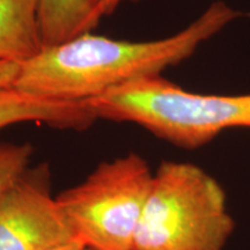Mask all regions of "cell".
<instances>
[{
    "label": "cell",
    "instance_id": "obj_10",
    "mask_svg": "<svg viewBox=\"0 0 250 250\" xmlns=\"http://www.w3.org/2000/svg\"><path fill=\"white\" fill-rule=\"evenodd\" d=\"M22 62H0V87H12L20 72Z\"/></svg>",
    "mask_w": 250,
    "mask_h": 250
},
{
    "label": "cell",
    "instance_id": "obj_11",
    "mask_svg": "<svg viewBox=\"0 0 250 250\" xmlns=\"http://www.w3.org/2000/svg\"><path fill=\"white\" fill-rule=\"evenodd\" d=\"M93 4V7L95 9L96 14L100 18L104 15L111 14L112 12L116 11V8L122 2L125 1H137V0H90Z\"/></svg>",
    "mask_w": 250,
    "mask_h": 250
},
{
    "label": "cell",
    "instance_id": "obj_8",
    "mask_svg": "<svg viewBox=\"0 0 250 250\" xmlns=\"http://www.w3.org/2000/svg\"><path fill=\"white\" fill-rule=\"evenodd\" d=\"M43 46H54L90 33L101 18L90 0H40Z\"/></svg>",
    "mask_w": 250,
    "mask_h": 250
},
{
    "label": "cell",
    "instance_id": "obj_13",
    "mask_svg": "<svg viewBox=\"0 0 250 250\" xmlns=\"http://www.w3.org/2000/svg\"><path fill=\"white\" fill-rule=\"evenodd\" d=\"M83 250H98V249H94V248H89V247H85Z\"/></svg>",
    "mask_w": 250,
    "mask_h": 250
},
{
    "label": "cell",
    "instance_id": "obj_6",
    "mask_svg": "<svg viewBox=\"0 0 250 250\" xmlns=\"http://www.w3.org/2000/svg\"><path fill=\"white\" fill-rule=\"evenodd\" d=\"M96 120L86 101H62L34 95L13 86L0 87V130L26 122L62 130H85Z\"/></svg>",
    "mask_w": 250,
    "mask_h": 250
},
{
    "label": "cell",
    "instance_id": "obj_7",
    "mask_svg": "<svg viewBox=\"0 0 250 250\" xmlns=\"http://www.w3.org/2000/svg\"><path fill=\"white\" fill-rule=\"evenodd\" d=\"M40 0H0V62H24L42 51Z\"/></svg>",
    "mask_w": 250,
    "mask_h": 250
},
{
    "label": "cell",
    "instance_id": "obj_12",
    "mask_svg": "<svg viewBox=\"0 0 250 250\" xmlns=\"http://www.w3.org/2000/svg\"><path fill=\"white\" fill-rule=\"evenodd\" d=\"M85 243L81 241L78 237H74V239L70 240V241L61 243V245L52 247L48 250H83L85 248Z\"/></svg>",
    "mask_w": 250,
    "mask_h": 250
},
{
    "label": "cell",
    "instance_id": "obj_3",
    "mask_svg": "<svg viewBox=\"0 0 250 250\" xmlns=\"http://www.w3.org/2000/svg\"><path fill=\"white\" fill-rule=\"evenodd\" d=\"M235 226L215 177L195 164L164 161L153 175L133 250H226Z\"/></svg>",
    "mask_w": 250,
    "mask_h": 250
},
{
    "label": "cell",
    "instance_id": "obj_5",
    "mask_svg": "<svg viewBox=\"0 0 250 250\" xmlns=\"http://www.w3.org/2000/svg\"><path fill=\"white\" fill-rule=\"evenodd\" d=\"M74 237L43 166L0 195V250H48Z\"/></svg>",
    "mask_w": 250,
    "mask_h": 250
},
{
    "label": "cell",
    "instance_id": "obj_2",
    "mask_svg": "<svg viewBox=\"0 0 250 250\" xmlns=\"http://www.w3.org/2000/svg\"><path fill=\"white\" fill-rule=\"evenodd\" d=\"M96 118L129 122L177 147L196 149L232 129H250V94H199L161 74L143 77L86 101Z\"/></svg>",
    "mask_w": 250,
    "mask_h": 250
},
{
    "label": "cell",
    "instance_id": "obj_4",
    "mask_svg": "<svg viewBox=\"0 0 250 250\" xmlns=\"http://www.w3.org/2000/svg\"><path fill=\"white\" fill-rule=\"evenodd\" d=\"M153 175L137 153L100 164L56 197L74 235L98 250H133Z\"/></svg>",
    "mask_w": 250,
    "mask_h": 250
},
{
    "label": "cell",
    "instance_id": "obj_1",
    "mask_svg": "<svg viewBox=\"0 0 250 250\" xmlns=\"http://www.w3.org/2000/svg\"><path fill=\"white\" fill-rule=\"evenodd\" d=\"M241 12L214 1L175 35L147 42L111 40L87 33L43 48L21 64L13 87L42 98L83 102L143 77L180 64Z\"/></svg>",
    "mask_w": 250,
    "mask_h": 250
},
{
    "label": "cell",
    "instance_id": "obj_9",
    "mask_svg": "<svg viewBox=\"0 0 250 250\" xmlns=\"http://www.w3.org/2000/svg\"><path fill=\"white\" fill-rule=\"evenodd\" d=\"M34 148L30 144H0V195L26 173Z\"/></svg>",
    "mask_w": 250,
    "mask_h": 250
}]
</instances>
